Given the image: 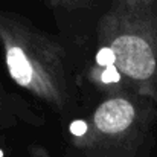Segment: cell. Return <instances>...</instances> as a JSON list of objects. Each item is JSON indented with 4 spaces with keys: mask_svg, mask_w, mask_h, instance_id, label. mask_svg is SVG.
I'll use <instances>...</instances> for the list:
<instances>
[{
    "mask_svg": "<svg viewBox=\"0 0 157 157\" xmlns=\"http://www.w3.org/2000/svg\"><path fill=\"white\" fill-rule=\"evenodd\" d=\"M0 51L9 78L67 127L82 113L78 69L59 35L0 8Z\"/></svg>",
    "mask_w": 157,
    "mask_h": 157,
    "instance_id": "cell-1",
    "label": "cell"
},
{
    "mask_svg": "<svg viewBox=\"0 0 157 157\" xmlns=\"http://www.w3.org/2000/svg\"><path fill=\"white\" fill-rule=\"evenodd\" d=\"M87 66L107 86L157 104V0H111Z\"/></svg>",
    "mask_w": 157,
    "mask_h": 157,
    "instance_id": "cell-2",
    "label": "cell"
},
{
    "mask_svg": "<svg viewBox=\"0 0 157 157\" xmlns=\"http://www.w3.org/2000/svg\"><path fill=\"white\" fill-rule=\"evenodd\" d=\"M157 104L111 92L72 121L64 133V157H150L156 145Z\"/></svg>",
    "mask_w": 157,
    "mask_h": 157,
    "instance_id": "cell-3",
    "label": "cell"
},
{
    "mask_svg": "<svg viewBox=\"0 0 157 157\" xmlns=\"http://www.w3.org/2000/svg\"><path fill=\"white\" fill-rule=\"evenodd\" d=\"M41 3L52 14L58 35L69 48L79 72L93 49L96 28L111 0H41Z\"/></svg>",
    "mask_w": 157,
    "mask_h": 157,
    "instance_id": "cell-4",
    "label": "cell"
},
{
    "mask_svg": "<svg viewBox=\"0 0 157 157\" xmlns=\"http://www.w3.org/2000/svg\"><path fill=\"white\" fill-rule=\"evenodd\" d=\"M46 116L21 95L11 92L0 79V140L3 134L20 125L43 127Z\"/></svg>",
    "mask_w": 157,
    "mask_h": 157,
    "instance_id": "cell-5",
    "label": "cell"
}]
</instances>
